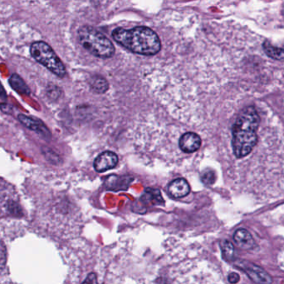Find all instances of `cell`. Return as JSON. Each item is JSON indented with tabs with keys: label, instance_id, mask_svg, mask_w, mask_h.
Returning <instances> with one entry per match:
<instances>
[{
	"label": "cell",
	"instance_id": "obj_2",
	"mask_svg": "<svg viewBox=\"0 0 284 284\" xmlns=\"http://www.w3.org/2000/svg\"><path fill=\"white\" fill-rule=\"evenodd\" d=\"M119 45L133 53L143 55H154L161 49V43L157 34L147 27H135L131 29L117 28L112 32Z\"/></svg>",
	"mask_w": 284,
	"mask_h": 284
},
{
	"label": "cell",
	"instance_id": "obj_5",
	"mask_svg": "<svg viewBox=\"0 0 284 284\" xmlns=\"http://www.w3.org/2000/svg\"><path fill=\"white\" fill-rule=\"evenodd\" d=\"M240 266L254 283L260 284H270L272 283L271 276L262 267L250 262H241Z\"/></svg>",
	"mask_w": 284,
	"mask_h": 284
},
{
	"label": "cell",
	"instance_id": "obj_19",
	"mask_svg": "<svg viewBox=\"0 0 284 284\" xmlns=\"http://www.w3.org/2000/svg\"><path fill=\"white\" fill-rule=\"evenodd\" d=\"M0 98L5 100L7 98V95H6L5 89H3V85L0 83Z\"/></svg>",
	"mask_w": 284,
	"mask_h": 284
},
{
	"label": "cell",
	"instance_id": "obj_14",
	"mask_svg": "<svg viewBox=\"0 0 284 284\" xmlns=\"http://www.w3.org/2000/svg\"><path fill=\"white\" fill-rule=\"evenodd\" d=\"M89 84L91 86V89L94 92L98 93V94H102L108 91V81L106 80L105 78H102L99 75H95L91 77L89 80Z\"/></svg>",
	"mask_w": 284,
	"mask_h": 284
},
{
	"label": "cell",
	"instance_id": "obj_18",
	"mask_svg": "<svg viewBox=\"0 0 284 284\" xmlns=\"http://www.w3.org/2000/svg\"><path fill=\"white\" fill-rule=\"evenodd\" d=\"M228 279L230 284H237L238 282L240 281V275L236 273H231L229 274Z\"/></svg>",
	"mask_w": 284,
	"mask_h": 284
},
{
	"label": "cell",
	"instance_id": "obj_11",
	"mask_svg": "<svg viewBox=\"0 0 284 284\" xmlns=\"http://www.w3.org/2000/svg\"><path fill=\"white\" fill-rule=\"evenodd\" d=\"M141 201L143 204L149 205H159L164 204V199L160 191L153 189H146L144 195L141 197Z\"/></svg>",
	"mask_w": 284,
	"mask_h": 284
},
{
	"label": "cell",
	"instance_id": "obj_1",
	"mask_svg": "<svg viewBox=\"0 0 284 284\" xmlns=\"http://www.w3.org/2000/svg\"><path fill=\"white\" fill-rule=\"evenodd\" d=\"M259 125L260 116L254 107H247L238 116L232 130V145L238 159H242L251 153L258 142Z\"/></svg>",
	"mask_w": 284,
	"mask_h": 284
},
{
	"label": "cell",
	"instance_id": "obj_16",
	"mask_svg": "<svg viewBox=\"0 0 284 284\" xmlns=\"http://www.w3.org/2000/svg\"><path fill=\"white\" fill-rule=\"evenodd\" d=\"M202 181L205 184H213L215 181V174L212 170H206L202 174Z\"/></svg>",
	"mask_w": 284,
	"mask_h": 284
},
{
	"label": "cell",
	"instance_id": "obj_17",
	"mask_svg": "<svg viewBox=\"0 0 284 284\" xmlns=\"http://www.w3.org/2000/svg\"><path fill=\"white\" fill-rule=\"evenodd\" d=\"M82 284H98L97 275L93 273H90Z\"/></svg>",
	"mask_w": 284,
	"mask_h": 284
},
{
	"label": "cell",
	"instance_id": "obj_8",
	"mask_svg": "<svg viewBox=\"0 0 284 284\" xmlns=\"http://www.w3.org/2000/svg\"><path fill=\"white\" fill-rule=\"evenodd\" d=\"M18 119L20 120V123L23 124L26 128H28L32 131L36 132L44 137H50L51 135L47 126L40 120L34 119L24 115H18Z\"/></svg>",
	"mask_w": 284,
	"mask_h": 284
},
{
	"label": "cell",
	"instance_id": "obj_15",
	"mask_svg": "<svg viewBox=\"0 0 284 284\" xmlns=\"http://www.w3.org/2000/svg\"><path fill=\"white\" fill-rule=\"evenodd\" d=\"M220 246L223 259L226 261H231L235 255L234 245L228 240H223V242H221Z\"/></svg>",
	"mask_w": 284,
	"mask_h": 284
},
{
	"label": "cell",
	"instance_id": "obj_10",
	"mask_svg": "<svg viewBox=\"0 0 284 284\" xmlns=\"http://www.w3.org/2000/svg\"><path fill=\"white\" fill-rule=\"evenodd\" d=\"M234 239L240 248L244 250H249L254 248L255 242L252 237L250 233L244 229H240L236 230L234 234Z\"/></svg>",
	"mask_w": 284,
	"mask_h": 284
},
{
	"label": "cell",
	"instance_id": "obj_7",
	"mask_svg": "<svg viewBox=\"0 0 284 284\" xmlns=\"http://www.w3.org/2000/svg\"><path fill=\"white\" fill-rule=\"evenodd\" d=\"M179 144L184 153H194L200 148L201 139L198 134L190 132L183 134L179 140Z\"/></svg>",
	"mask_w": 284,
	"mask_h": 284
},
{
	"label": "cell",
	"instance_id": "obj_6",
	"mask_svg": "<svg viewBox=\"0 0 284 284\" xmlns=\"http://www.w3.org/2000/svg\"><path fill=\"white\" fill-rule=\"evenodd\" d=\"M118 164V157L116 153L110 151H106L101 153L94 162V168L98 173H103L116 167Z\"/></svg>",
	"mask_w": 284,
	"mask_h": 284
},
{
	"label": "cell",
	"instance_id": "obj_4",
	"mask_svg": "<svg viewBox=\"0 0 284 284\" xmlns=\"http://www.w3.org/2000/svg\"><path fill=\"white\" fill-rule=\"evenodd\" d=\"M30 53L35 60L56 75L60 78L66 75V69L63 62L46 43L43 41L33 43L31 45Z\"/></svg>",
	"mask_w": 284,
	"mask_h": 284
},
{
	"label": "cell",
	"instance_id": "obj_9",
	"mask_svg": "<svg viewBox=\"0 0 284 284\" xmlns=\"http://www.w3.org/2000/svg\"><path fill=\"white\" fill-rule=\"evenodd\" d=\"M168 191L169 193L174 198H183L189 194L191 188L185 178H177L170 184Z\"/></svg>",
	"mask_w": 284,
	"mask_h": 284
},
{
	"label": "cell",
	"instance_id": "obj_12",
	"mask_svg": "<svg viewBox=\"0 0 284 284\" xmlns=\"http://www.w3.org/2000/svg\"><path fill=\"white\" fill-rule=\"evenodd\" d=\"M8 83L10 84V86L12 87V89H14L17 93H19L20 95H30V89L28 88L27 84H25V82L22 80V78L20 75L16 74V73L12 74L11 77L9 78Z\"/></svg>",
	"mask_w": 284,
	"mask_h": 284
},
{
	"label": "cell",
	"instance_id": "obj_13",
	"mask_svg": "<svg viewBox=\"0 0 284 284\" xmlns=\"http://www.w3.org/2000/svg\"><path fill=\"white\" fill-rule=\"evenodd\" d=\"M262 47H263V50L268 57L276 60L284 61V45L282 47H278L267 40L263 43Z\"/></svg>",
	"mask_w": 284,
	"mask_h": 284
},
{
	"label": "cell",
	"instance_id": "obj_3",
	"mask_svg": "<svg viewBox=\"0 0 284 284\" xmlns=\"http://www.w3.org/2000/svg\"><path fill=\"white\" fill-rule=\"evenodd\" d=\"M78 39L85 49L98 58L108 59L115 53L113 44L91 26H84L78 30Z\"/></svg>",
	"mask_w": 284,
	"mask_h": 284
}]
</instances>
